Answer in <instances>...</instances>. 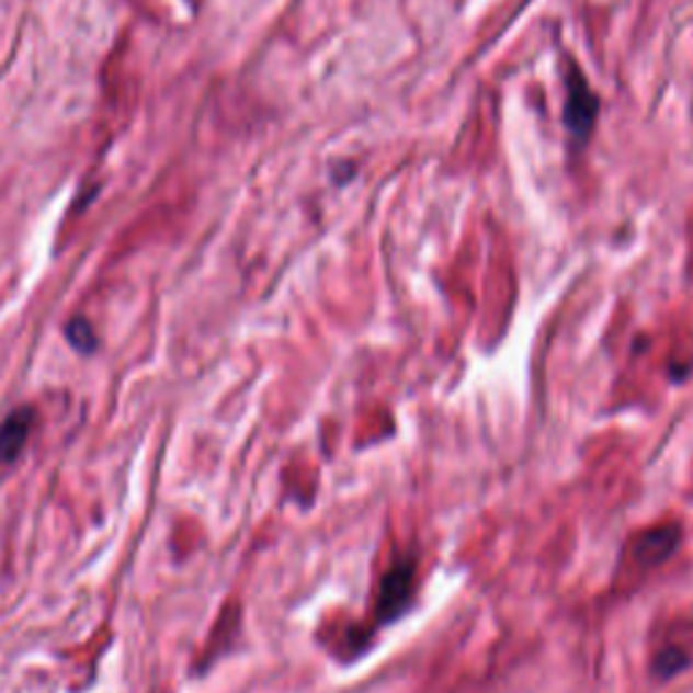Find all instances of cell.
I'll list each match as a JSON object with an SVG mask.
<instances>
[{
	"label": "cell",
	"instance_id": "1",
	"mask_svg": "<svg viewBox=\"0 0 693 693\" xmlns=\"http://www.w3.org/2000/svg\"><path fill=\"white\" fill-rule=\"evenodd\" d=\"M599 114V98L588 87L586 77L577 68L569 71V87H566V106H564V123L566 130L575 138L586 141L591 136L593 123Z\"/></svg>",
	"mask_w": 693,
	"mask_h": 693
},
{
	"label": "cell",
	"instance_id": "2",
	"mask_svg": "<svg viewBox=\"0 0 693 693\" xmlns=\"http://www.w3.org/2000/svg\"><path fill=\"white\" fill-rule=\"evenodd\" d=\"M414 588V561H398L393 569L383 577L379 586V602H377V621L388 623L404 612L409 604Z\"/></svg>",
	"mask_w": 693,
	"mask_h": 693
},
{
	"label": "cell",
	"instance_id": "3",
	"mask_svg": "<svg viewBox=\"0 0 693 693\" xmlns=\"http://www.w3.org/2000/svg\"><path fill=\"white\" fill-rule=\"evenodd\" d=\"M33 409H14L9 418L0 423V466H11L25 450L27 439L33 431Z\"/></svg>",
	"mask_w": 693,
	"mask_h": 693
},
{
	"label": "cell",
	"instance_id": "4",
	"mask_svg": "<svg viewBox=\"0 0 693 693\" xmlns=\"http://www.w3.org/2000/svg\"><path fill=\"white\" fill-rule=\"evenodd\" d=\"M678 542H680L678 525L645 531V534H639L637 542H634V558H637L643 566H656L672 556Z\"/></svg>",
	"mask_w": 693,
	"mask_h": 693
},
{
	"label": "cell",
	"instance_id": "5",
	"mask_svg": "<svg viewBox=\"0 0 693 693\" xmlns=\"http://www.w3.org/2000/svg\"><path fill=\"white\" fill-rule=\"evenodd\" d=\"M66 337H68V342H71L73 350L84 352V355L98 346L95 331H92V326L84 320V317H73V320L68 322V326H66Z\"/></svg>",
	"mask_w": 693,
	"mask_h": 693
},
{
	"label": "cell",
	"instance_id": "6",
	"mask_svg": "<svg viewBox=\"0 0 693 693\" xmlns=\"http://www.w3.org/2000/svg\"><path fill=\"white\" fill-rule=\"evenodd\" d=\"M683 667H685V658H683V652H678V650L663 652V656H658V663H656V669L663 674V678H669V674H674Z\"/></svg>",
	"mask_w": 693,
	"mask_h": 693
}]
</instances>
